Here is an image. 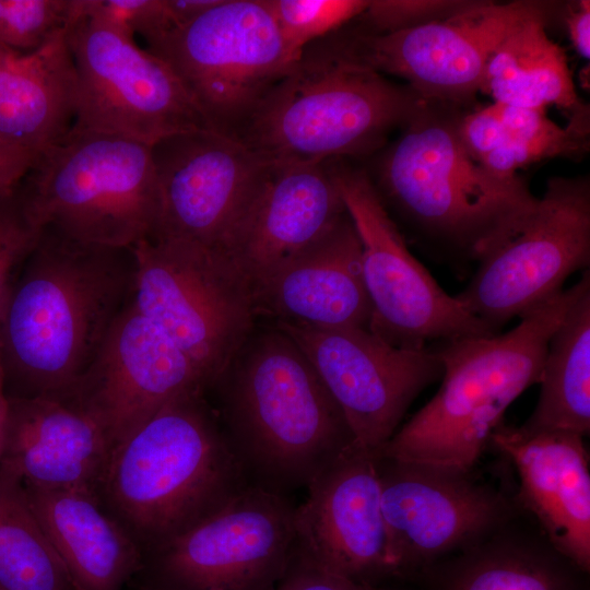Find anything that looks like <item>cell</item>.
I'll return each instance as SVG.
<instances>
[{"label": "cell", "mask_w": 590, "mask_h": 590, "mask_svg": "<svg viewBox=\"0 0 590 590\" xmlns=\"http://www.w3.org/2000/svg\"><path fill=\"white\" fill-rule=\"evenodd\" d=\"M21 268L0 321L7 393L64 397L132 299V250L43 229Z\"/></svg>", "instance_id": "6da1fadb"}, {"label": "cell", "mask_w": 590, "mask_h": 590, "mask_svg": "<svg viewBox=\"0 0 590 590\" xmlns=\"http://www.w3.org/2000/svg\"><path fill=\"white\" fill-rule=\"evenodd\" d=\"M248 483L288 496L355 442L349 423L297 344L256 327L206 390Z\"/></svg>", "instance_id": "7a4b0ae2"}, {"label": "cell", "mask_w": 590, "mask_h": 590, "mask_svg": "<svg viewBox=\"0 0 590 590\" xmlns=\"http://www.w3.org/2000/svg\"><path fill=\"white\" fill-rule=\"evenodd\" d=\"M248 485L206 390L196 389L111 448L96 495L146 554Z\"/></svg>", "instance_id": "3957f363"}, {"label": "cell", "mask_w": 590, "mask_h": 590, "mask_svg": "<svg viewBox=\"0 0 590 590\" xmlns=\"http://www.w3.org/2000/svg\"><path fill=\"white\" fill-rule=\"evenodd\" d=\"M455 109L425 101L385 151L374 185L417 232L479 263L523 227L539 198L518 175H496L467 152Z\"/></svg>", "instance_id": "277c9868"}, {"label": "cell", "mask_w": 590, "mask_h": 590, "mask_svg": "<svg viewBox=\"0 0 590 590\" xmlns=\"http://www.w3.org/2000/svg\"><path fill=\"white\" fill-rule=\"evenodd\" d=\"M580 286L530 309L504 334L433 345L444 367L439 390L377 456L473 470L508 406L539 384L548 340Z\"/></svg>", "instance_id": "5b68a950"}, {"label": "cell", "mask_w": 590, "mask_h": 590, "mask_svg": "<svg viewBox=\"0 0 590 590\" xmlns=\"http://www.w3.org/2000/svg\"><path fill=\"white\" fill-rule=\"evenodd\" d=\"M424 102L406 84L353 63L318 40L234 137L271 163L345 160L380 148Z\"/></svg>", "instance_id": "8992f818"}, {"label": "cell", "mask_w": 590, "mask_h": 590, "mask_svg": "<svg viewBox=\"0 0 590 590\" xmlns=\"http://www.w3.org/2000/svg\"><path fill=\"white\" fill-rule=\"evenodd\" d=\"M17 191L34 225L84 244L132 248L158 223L151 145L119 134L72 127L38 153Z\"/></svg>", "instance_id": "52a82bcc"}, {"label": "cell", "mask_w": 590, "mask_h": 590, "mask_svg": "<svg viewBox=\"0 0 590 590\" xmlns=\"http://www.w3.org/2000/svg\"><path fill=\"white\" fill-rule=\"evenodd\" d=\"M132 304L185 353L208 389L256 327L249 282L221 250L175 238L132 248Z\"/></svg>", "instance_id": "ba28073f"}, {"label": "cell", "mask_w": 590, "mask_h": 590, "mask_svg": "<svg viewBox=\"0 0 590 590\" xmlns=\"http://www.w3.org/2000/svg\"><path fill=\"white\" fill-rule=\"evenodd\" d=\"M148 49L177 73L209 126L233 137L302 56L262 0H222Z\"/></svg>", "instance_id": "9c48e42d"}, {"label": "cell", "mask_w": 590, "mask_h": 590, "mask_svg": "<svg viewBox=\"0 0 590 590\" xmlns=\"http://www.w3.org/2000/svg\"><path fill=\"white\" fill-rule=\"evenodd\" d=\"M345 210L362 245V270L371 306L369 330L393 346L421 350L493 333L447 294L410 252L367 172L332 161Z\"/></svg>", "instance_id": "30bf717a"}, {"label": "cell", "mask_w": 590, "mask_h": 590, "mask_svg": "<svg viewBox=\"0 0 590 590\" xmlns=\"http://www.w3.org/2000/svg\"><path fill=\"white\" fill-rule=\"evenodd\" d=\"M67 42L76 76L72 127L150 145L177 132L212 129L173 68L133 38L74 13Z\"/></svg>", "instance_id": "8fae6325"}, {"label": "cell", "mask_w": 590, "mask_h": 590, "mask_svg": "<svg viewBox=\"0 0 590 590\" xmlns=\"http://www.w3.org/2000/svg\"><path fill=\"white\" fill-rule=\"evenodd\" d=\"M294 504L248 485L222 508L144 554L156 590H273L294 551Z\"/></svg>", "instance_id": "7c38bea8"}, {"label": "cell", "mask_w": 590, "mask_h": 590, "mask_svg": "<svg viewBox=\"0 0 590 590\" xmlns=\"http://www.w3.org/2000/svg\"><path fill=\"white\" fill-rule=\"evenodd\" d=\"M547 13L538 1H467L451 15L413 28L369 35L344 26L322 42L353 63L401 78L424 101L457 106L480 92L500 42Z\"/></svg>", "instance_id": "4fadbf2b"}, {"label": "cell", "mask_w": 590, "mask_h": 590, "mask_svg": "<svg viewBox=\"0 0 590 590\" xmlns=\"http://www.w3.org/2000/svg\"><path fill=\"white\" fill-rule=\"evenodd\" d=\"M590 266V181L552 177L523 227L484 259L456 298L493 333Z\"/></svg>", "instance_id": "5bb4252c"}, {"label": "cell", "mask_w": 590, "mask_h": 590, "mask_svg": "<svg viewBox=\"0 0 590 590\" xmlns=\"http://www.w3.org/2000/svg\"><path fill=\"white\" fill-rule=\"evenodd\" d=\"M391 577L411 580L521 512L472 470L377 456Z\"/></svg>", "instance_id": "9a60e30c"}, {"label": "cell", "mask_w": 590, "mask_h": 590, "mask_svg": "<svg viewBox=\"0 0 590 590\" xmlns=\"http://www.w3.org/2000/svg\"><path fill=\"white\" fill-rule=\"evenodd\" d=\"M272 324L309 359L342 410L355 442L375 455L397 432L415 398L442 376L434 346L397 347L366 328Z\"/></svg>", "instance_id": "2e32d148"}, {"label": "cell", "mask_w": 590, "mask_h": 590, "mask_svg": "<svg viewBox=\"0 0 590 590\" xmlns=\"http://www.w3.org/2000/svg\"><path fill=\"white\" fill-rule=\"evenodd\" d=\"M160 215L151 238L221 250L261 191L272 163L238 138L203 128L151 145Z\"/></svg>", "instance_id": "e0dca14e"}, {"label": "cell", "mask_w": 590, "mask_h": 590, "mask_svg": "<svg viewBox=\"0 0 590 590\" xmlns=\"http://www.w3.org/2000/svg\"><path fill=\"white\" fill-rule=\"evenodd\" d=\"M196 389L208 387L194 365L131 299L62 398L87 413L113 448L170 400Z\"/></svg>", "instance_id": "ac0fdd59"}, {"label": "cell", "mask_w": 590, "mask_h": 590, "mask_svg": "<svg viewBox=\"0 0 590 590\" xmlns=\"http://www.w3.org/2000/svg\"><path fill=\"white\" fill-rule=\"evenodd\" d=\"M306 488L294 514V554L358 583L391 577L377 455L354 444Z\"/></svg>", "instance_id": "d6986e66"}, {"label": "cell", "mask_w": 590, "mask_h": 590, "mask_svg": "<svg viewBox=\"0 0 590 590\" xmlns=\"http://www.w3.org/2000/svg\"><path fill=\"white\" fill-rule=\"evenodd\" d=\"M332 161L272 163L250 209L221 249L253 292L344 214Z\"/></svg>", "instance_id": "ffe728a7"}, {"label": "cell", "mask_w": 590, "mask_h": 590, "mask_svg": "<svg viewBox=\"0 0 590 590\" xmlns=\"http://www.w3.org/2000/svg\"><path fill=\"white\" fill-rule=\"evenodd\" d=\"M491 445L515 465L514 497L552 544L590 573V472L583 437L570 433L526 436L503 423Z\"/></svg>", "instance_id": "44dd1931"}, {"label": "cell", "mask_w": 590, "mask_h": 590, "mask_svg": "<svg viewBox=\"0 0 590 590\" xmlns=\"http://www.w3.org/2000/svg\"><path fill=\"white\" fill-rule=\"evenodd\" d=\"M257 317L317 328H366L371 306L362 245L347 212L253 292Z\"/></svg>", "instance_id": "7402d4cb"}, {"label": "cell", "mask_w": 590, "mask_h": 590, "mask_svg": "<svg viewBox=\"0 0 590 590\" xmlns=\"http://www.w3.org/2000/svg\"><path fill=\"white\" fill-rule=\"evenodd\" d=\"M110 450L99 425L70 400L9 397L0 467L23 484L96 493Z\"/></svg>", "instance_id": "603a6c76"}, {"label": "cell", "mask_w": 590, "mask_h": 590, "mask_svg": "<svg viewBox=\"0 0 590 590\" xmlns=\"http://www.w3.org/2000/svg\"><path fill=\"white\" fill-rule=\"evenodd\" d=\"M523 511L411 580L422 590H590L589 573L559 552Z\"/></svg>", "instance_id": "cb8c5ba5"}, {"label": "cell", "mask_w": 590, "mask_h": 590, "mask_svg": "<svg viewBox=\"0 0 590 590\" xmlns=\"http://www.w3.org/2000/svg\"><path fill=\"white\" fill-rule=\"evenodd\" d=\"M23 485L75 590H121L141 573L143 551L95 492Z\"/></svg>", "instance_id": "d4e9b609"}, {"label": "cell", "mask_w": 590, "mask_h": 590, "mask_svg": "<svg viewBox=\"0 0 590 590\" xmlns=\"http://www.w3.org/2000/svg\"><path fill=\"white\" fill-rule=\"evenodd\" d=\"M76 76L67 28L0 63V140L40 152L75 119Z\"/></svg>", "instance_id": "484cf974"}, {"label": "cell", "mask_w": 590, "mask_h": 590, "mask_svg": "<svg viewBox=\"0 0 590 590\" xmlns=\"http://www.w3.org/2000/svg\"><path fill=\"white\" fill-rule=\"evenodd\" d=\"M546 20L547 15L533 17L500 42L487 60L480 92L502 105L555 106L568 121H590L566 55L546 34Z\"/></svg>", "instance_id": "4316f807"}, {"label": "cell", "mask_w": 590, "mask_h": 590, "mask_svg": "<svg viewBox=\"0 0 590 590\" xmlns=\"http://www.w3.org/2000/svg\"><path fill=\"white\" fill-rule=\"evenodd\" d=\"M551 335L539 384L536 405L518 432L526 436L590 433V271Z\"/></svg>", "instance_id": "83f0119b"}, {"label": "cell", "mask_w": 590, "mask_h": 590, "mask_svg": "<svg viewBox=\"0 0 590 590\" xmlns=\"http://www.w3.org/2000/svg\"><path fill=\"white\" fill-rule=\"evenodd\" d=\"M0 590H75L22 481L0 467Z\"/></svg>", "instance_id": "f1b7e54d"}, {"label": "cell", "mask_w": 590, "mask_h": 590, "mask_svg": "<svg viewBox=\"0 0 590 590\" xmlns=\"http://www.w3.org/2000/svg\"><path fill=\"white\" fill-rule=\"evenodd\" d=\"M500 106L505 140L481 162L487 170L511 177L536 162L579 158L588 152L590 121H568L560 127L547 118L545 109Z\"/></svg>", "instance_id": "f546056e"}, {"label": "cell", "mask_w": 590, "mask_h": 590, "mask_svg": "<svg viewBox=\"0 0 590 590\" xmlns=\"http://www.w3.org/2000/svg\"><path fill=\"white\" fill-rule=\"evenodd\" d=\"M262 1L286 44L298 55L351 23L368 3V0Z\"/></svg>", "instance_id": "4dcf8cb0"}, {"label": "cell", "mask_w": 590, "mask_h": 590, "mask_svg": "<svg viewBox=\"0 0 590 590\" xmlns=\"http://www.w3.org/2000/svg\"><path fill=\"white\" fill-rule=\"evenodd\" d=\"M73 0H0V46L32 52L68 27Z\"/></svg>", "instance_id": "1f68e13d"}, {"label": "cell", "mask_w": 590, "mask_h": 590, "mask_svg": "<svg viewBox=\"0 0 590 590\" xmlns=\"http://www.w3.org/2000/svg\"><path fill=\"white\" fill-rule=\"evenodd\" d=\"M74 13L101 20L148 47L174 30L165 0H74Z\"/></svg>", "instance_id": "d6a6232c"}, {"label": "cell", "mask_w": 590, "mask_h": 590, "mask_svg": "<svg viewBox=\"0 0 590 590\" xmlns=\"http://www.w3.org/2000/svg\"><path fill=\"white\" fill-rule=\"evenodd\" d=\"M467 1L448 0H368L365 10L350 30L369 35L391 34L447 17Z\"/></svg>", "instance_id": "836d02e7"}, {"label": "cell", "mask_w": 590, "mask_h": 590, "mask_svg": "<svg viewBox=\"0 0 590 590\" xmlns=\"http://www.w3.org/2000/svg\"><path fill=\"white\" fill-rule=\"evenodd\" d=\"M42 232L26 215L17 188L0 196V321L13 276Z\"/></svg>", "instance_id": "e575fe53"}, {"label": "cell", "mask_w": 590, "mask_h": 590, "mask_svg": "<svg viewBox=\"0 0 590 590\" xmlns=\"http://www.w3.org/2000/svg\"><path fill=\"white\" fill-rule=\"evenodd\" d=\"M458 135L467 152L479 163L505 140L502 107L498 103L461 115Z\"/></svg>", "instance_id": "d590c367"}, {"label": "cell", "mask_w": 590, "mask_h": 590, "mask_svg": "<svg viewBox=\"0 0 590 590\" xmlns=\"http://www.w3.org/2000/svg\"><path fill=\"white\" fill-rule=\"evenodd\" d=\"M273 590H379L376 586L358 583L330 574L300 559L294 554L290 565Z\"/></svg>", "instance_id": "8d00e7d4"}, {"label": "cell", "mask_w": 590, "mask_h": 590, "mask_svg": "<svg viewBox=\"0 0 590 590\" xmlns=\"http://www.w3.org/2000/svg\"><path fill=\"white\" fill-rule=\"evenodd\" d=\"M37 155L36 151L0 140V196L17 188Z\"/></svg>", "instance_id": "74e56055"}, {"label": "cell", "mask_w": 590, "mask_h": 590, "mask_svg": "<svg viewBox=\"0 0 590 590\" xmlns=\"http://www.w3.org/2000/svg\"><path fill=\"white\" fill-rule=\"evenodd\" d=\"M568 34L576 51L590 59V1L576 2L566 16Z\"/></svg>", "instance_id": "f35d334b"}, {"label": "cell", "mask_w": 590, "mask_h": 590, "mask_svg": "<svg viewBox=\"0 0 590 590\" xmlns=\"http://www.w3.org/2000/svg\"><path fill=\"white\" fill-rule=\"evenodd\" d=\"M174 28L187 25L214 7L222 0H165Z\"/></svg>", "instance_id": "ab89813d"}, {"label": "cell", "mask_w": 590, "mask_h": 590, "mask_svg": "<svg viewBox=\"0 0 590 590\" xmlns=\"http://www.w3.org/2000/svg\"><path fill=\"white\" fill-rule=\"evenodd\" d=\"M9 412V396L5 388V375L0 350V458L2 453Z\"/></svg>", "instance_id": "60d3db41"}, {"label": "cell", "mask_w": 590, "mask_h": 590, "mask_svg": "<svg viewBox=\"0 0 590 590\" xmlns=\"http://www.w3.org/2000/svg\"><path fill=\"white\" fill-rule=\"evenodd\" d=\"M13 55H16V52L10 51L3 47L0 46V63L12 57Z\"/></svg>", "instance_id": "b9f144b4"}, {"label": "cell", "mask_w": 590, "mask_h": 590, "mask_svg": "<svg viewBox=\"0 0 590 590\" xmlns=\"http://www.w3.org/2000/svg\"><path fill=\"white\" fill-rule=\"evenodd\" d=\"M140 590H156V589H154V588H152V587H150V586L142 582V585L140 587Z\"/></svg>", "instance_id": "7bdbcfd3"}]
</instances>
